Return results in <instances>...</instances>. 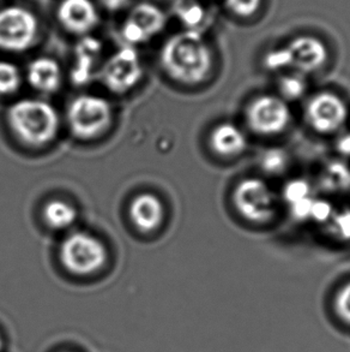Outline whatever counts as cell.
Instances as JSON below:
<instances>
[{"instance_id": "obj_1", "label": "cell", "mask_w": 350, "mask_h": 352, "mask_svg": "<svg viewBox=\"0 0 350 352\" xmlns=\"http://www.w3.org/2000/svg\"><path fill=\"white\" fill-rule=\"evenodd\" d=\"M161 65L168 76L194 86L207 80L213 69V53L205 38L189 29L168 38L161 50Z\"/></svg>"}, {"instance_id": "obj_2", "label": "cell", "mask_w": 350, "mask_h": 352, "mask_svg": "<svg viewBox=\"0 0 350 352\" xmlns=\"http://www.w3.org/2000/svg\"><path fill=\"white\" fill-rule=\"evenodd\" d=\"M8 123L22 142L43 147L57 138L60 119L54 106L41 99H21L10 106Z\"/></svg>"}, {"instance_id": "obj_3", "label": "cell", "mask_w": 350, "mask_h": 352, "mask_svg": "<svg viewBox=\"0 0 350 352\" xmlns=\"http://www.w3.org/2000/svg\"><path fill=\"white\" fill-rule=\"evenodd\" d=\"M62 266L76 276L99 272L107 261V249L99 238L86 231L67 234L59 247Z\"/></svg>"}, {"instance_id": "obj_4", "label": "cell", "mask_w": 350, "mask_h": 352, "mask_svg": "<svg viewBox=\"0 0 350 352\" xmlns=\"http://www.w3.org/2000/svg\"><path fill=\"white\" fill-rule=\"evenodd\" d=\"M233 204L244 219L255 224H266L277 213L279 200L266 182L251 177L239 182L234 188Z\"/></svg>"}, {"instance_id": "obj_5", "label": "cell", "mask_w": 350, "mask_h": 352, "mask_svg": "<svg viewBox=\"0 0 350 352\" xmlns=\"http://www.w3.org/2000/svg\"><path fill=\"white\" fill-rule=\"evenodd\" d=\"M67 124L71 133L82 140H90L106 131L112 122V107L101 96L83 94L71 101L67 109Z\"/></svg>"}, {"instance_id": "obj_6", "label": "cell", "mask_w": 350, "mask_h": 352, "mask_svg": "<svg viewBox=\"0 0 350 352\" xmlns=\"http://www.w3.org/2000/svg\"><path fill=\"white\" fill-rule=\"evenodd\" d=\"M38 34V21L30 10L8 6L0 10V50L23 52L33 46Z\"/></svg>"}, {"instance_id": "obj_7", "label": "cell", "mask_w": 350, "mask_h": 352, "mask_svg": "<svg viewBox=\"0 0 350 352\" xmlns=\"http://www.w3.org/2000/svg\"><path fill=\"white\" fill-rule=\"evenodd\" d=\"M246 120L252 131L261 136H275L288 128L292 112L281 96H261L247 107Z\"/></svg>"}, {"instance_id": "obj_8", "label": "cell", "mask_w": 350, "mask_h": 352, "mask_svg": "<svg viewBox=\"0 0 350 352\" xmlns=\"http://www.w3.org/2000/svg\"><path fill=\"white\" fill-rule=\"evenodd\" d=\"M143 67L136 50L123 47L114 53L101 70V81L109 91L123 94L142 80Z\"/></svg>"}, {"instance_id": "obj_9", "label": "cell", "mask_w": 350, "mask_h": 352, "mask_svg": "<svg viewBox=\"0 0 350 352\" xmlns=\"http://www.w3.org/2000/svg\"><path fill=\"white\" fill-rule=\"evenodd\" d=\"M305 117L314 131L329 135L343 128L348 119V107L341 96L322 91L308 100Z\"/></svg>"}, {"instance_id": "obj_10", "label": "cell", "mask_w": 350, "mask_h": 352, "mask_svg": "<svg viewBox=\"0 0 350 352\" xmlns=\"http://www.w3.org/2000/svg\"><path fill=\"white\" fill-rule=\"evenodd\" d=\"M166 22V14L155 5L149 3L137 4L124 22L121 28L124 40L131 46L147 43L161 33Z\"/></svg>"}, {"instance_id": "obj_11", "label": "cell", "mask_w": 350, "mask_h": 352, "mask_svg": "<svg viewBox=\"0 0 350 352\" xmlns=\"http://www.w3.org/2000/svg\"><path fill=\"white\" fill-rule=\"evenodd\" d=\"M283 48L289 69L301 75L320 70L327 60L325 45L313 36H299Z\"/></svg>"}, {"instance_id": "obj_12", "label": "cell", "mask_w": 350, "mask_h": 352, "mask_svg": "<svg viewBox=\"0 0 350 352\" xmlns=\"http://www.w3.org/2000/svg\"><path fill=\"white\" fill-rule=\"evenodd\" d=\"M57 16L67 32L77 35L89 33L99 22L97 10L91 0H62Z\"/></svg>"}, {"instance_id": "obj_13", "label": "cell", "mask_w": 350, "mask_h": 352, "mask_svg": "<svg viewBox=\"0 0 350 352\" xmlns=\"http://www.w3.org/2000/svg\"><path fill=\"white\" fill-rule=\"evenodd\" d=\"M128 214L136 229L149 234L161 226L165 218V208L156 195L142 192L131 201Z\"/></svg>"}, {"instance_id": "obj_14", "label": "cell", "mask_w": 350, "mask_h": 352, "mask_svg": "<svg viewBox=\"0 0 350 352\" xmlns=\"http://www.w3.org/2000/svg\"><path fill=\"white\" fill-rule=\"evenodd\" d=\"M247 146V136L237 124L231 122L218 124L210 133V147L220 157H239L246 151Z\"/></svg>"}, {"instance_id": "obj_15", "label": "cell", "mask_w": 350, "mask_h": 352, "mask_svg": "<svg viewBox=\"0 0 350 352\" xmlns=\"http://www.w3.org/2000/svg\"><path fill=\"white\" fill-rule=\"evenodd\" d=\"M27 78L35 91L51 94L62 85V69L53 58H36L29 64Z\"/></svg>"}, {"instance_id": "obj_16", "label": "cell", "mask_w": 350, "mask_h": 352, "mask_svg": "<svg viewBox=\"0 0 350 352\" xmlns=\"http://www.w3.org/2000/svg\"><path fill=\"white\" fill-rule=\"evenodd\" d=\"M320 186L329 192H343L350 189V167L341 160H332L323 167Z\"/></svg>"}, {"instance_id": "obj_17", "label": "cell", "mask_w": 350, "mask_h": 352, "mask_svg": "<svg viewBox=\"0 0 350 352\" xmlns=\"http://www.w3.org/2000/svg\"><path fill=\"white\" fill-rule=\"evenodd\" d=\"M77 215L76 208L67 201L53 200L43 208V218L46 224L57 231L70 229L75 224Z\"/></svg>"}, {"instance_id": "obj_18", "label": "cell", "mask_w": 350, "mask_h": 352, "mask_svg": "<svg viewBox=\"0 0 350 352\" xmlns=\"http://www.w3.org/2000/svg\"><path fill=\"white\" fill-rule=\"evenodd\" d=\"M101 51V45L97 40L86 38L77 47V69L75 70V80L84 82L88 80L90 67L96 62V58Z\"/></svg>"}, {"instance_id": "obj_19", "label": "cell", "mask_w": 350, "mask_h": 352, "mask_svg": "<svg viewBox=\"0 0 350 352\" xmlns=\"http://www.w3.org/2000/svg\"><path fill=\"white\" fill-rule=\"evenodd\" d=\"M279 96L283 100L295 101L301 99L307 91V81L305 75L294 72L285 75L279 82Z\"/></svg>"}, {"instance_id": "obj_20", "label": "cell", "mask_w": 350, "mask_h": 352, "mask_svg": "<svg viewBox=\"0 0 350 352\" xmlns=\"http://www.w3.org/2000/svg\"><path fill=\"white\" fill-rule=\"evenodd\" d=\"M327 234L338 242H350V208L335 210L327 225Z\"/></svg>"}, {"instance_id": "obj_21", "label": "cell", "mask_w": 350, "mask_h": 352, "mask_svg": "<svg viewBox=\"0 0 350 352\" xmlns=\"http://www.w3.org/2000/svg\"><path fill=\"white\" fill-rule=\"evenodd\" d=\"M22 75L14 63L0 60V96H11L19 91Z\"/></svg>"}, {"instance_id": "obj_22", "label": "cell", "mask_w": 350, "mask_h": 352, "mask_svg": "<svg viewBox=\"0 0 350 352\" xmlns=\"http://www.w3.org/2000/svg\"><path fill=\"white\" fill-rule=\"evenodd\" d=\"M261 166L268 175L279 176L288 167V155L281 149H269L261 155Z\"/></svg>"}, {"instance_id": "obj_23", "label": "cell", "mask_w": 350, "mask_h": 352, "mask_svg": "<svg viewBox=\"0 0 350 352\" xmlns=\"http://www.w3.org/2000/svg\"><path fill=\"white\" fill-rule=\"evenodd\" d=\"M282 196H283L284 201L289 206H292L299 202V201L307 199L310 196H313L312 186H311V184L307 181L301 179V178L292 179V181H289L284 186Z\"/></svg>"}, {"instance_id": "obj_24", "label": "cell", "mask_w": 350, "mask_h": 352, "mask_svg": "<svg viewBox=\"0 0 350 352\" xmlns=\"http://www.w3.org/2000/svg\"><path fill=\"white\" fill-rule=\"evenodd\" d=\"M335 210L336 208L334 207L330 201L314 197L312 208H311V214H310V220H312V221L317 223V224L325 226L327 221L331 218L332 214H334Z\"/></svg>"}, {"instance_id": "obj_25", "label": "cell", "mask_w": 350, "mask_h": 352, "mask_svg": "<svg viewBox=\"0 0 350 352\" xmlns=\"http://www.w3.org/2000/svg\"><path fill=\"white\" fill-rule=\"evenodd\" d=\"M335 309L340 319L350 324V281L342 286L335 298Z\"/></svg>"}, {"instance_id": "obj_26", "label": "cell", "mask_w": 350, "mask_h": 352, "mask_svg": "<svg viewBox=\"0 0 350 352\" xmlns=\"http://www.w3.org/2000/svg\"><path fill=\"white\" fill-rule=\"evenodd\" d=\"M180 19L189 28H194L203 19V9L197 4H181L176 10Z\"/></svg>"}, {"instance_id": "obj_27", "label": "cell", "mask_w": 350, "mask_h": 352, "mask_svg": "<svg viewBox=\"0 0 350 352\" xmlns=\"http://www.w3.org/2000/svg\"><path fill=\"white\" fill-rule=\"evenodd\" d=\"M261 0H226L227 6L234 14L242 17H251L256 14Z\"/></svg>"}, {"instance_id": "obj_28", "label": "cell", "mask_w": 350, "mask_h": 352, "mask_svg": "<svg viewBox=\"0 0 350 352\" xmlns=\"http://www.w3.org/2000/svg\"><path fill=\"white\" fill-rule=\"evenodd\" d=\"M313 200H314V196H310L307 199H303V200L299 201L296 204L290 206V212L294 218L299 221L310 220Z\"/></svg>"}, {"instance_id": "obj_29", "label": "cell", "mask_w": 350, "mask_h": 352, "mask_svg": "<svg viewBox=\"0 0 350 352\" xmlns=\"http://www.w3.org/2000/svg\"><path fill=\"white\" fill-rule=\"evenodd\" d=\"M336 149L342 157H350V133H343L337 138Z\"/></svg>"}, {"instance_id": "obj_30", "label": "cell", "mask_w": 350, "mask_h": 352, "mask_svg": "<svg viewBox=\"0 0 350 352\" xmlns=\"http://www.w3.org/2000/svg\"><path fill=\"white\" fill-rule=\"evenodd\" d=\"M101 4L109 11H117L128 4V0H100Z\"/></svg>"}, {"instance_id": "obj_31", "label": "cell", "mask_w": 350, "mask_h": 352, "mask_svg": "<svg viewBox=\"0 0 350 352\" xmlns=\"http://www.w3.org/2000/svg\"><path fill=\"white\" fill-rule=\"evenodd\" d=\"M1 348H3V338H1V336H0V351H1Z\"/></svg>"}]
</instances>
